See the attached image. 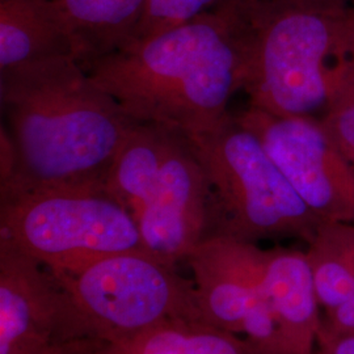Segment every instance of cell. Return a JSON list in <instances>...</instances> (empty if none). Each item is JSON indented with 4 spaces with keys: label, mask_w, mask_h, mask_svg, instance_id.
Returning <instances> with one entry per match:
<instances>
[{
    "label": "cell",
    "mask_w": 354,
    "mask_h": 354,
    "mask_svg": "<svg viewBox=\"0 0 354 354\" xmlns=\"http://www.w3.org/2000/svg\"><path fill=\"white\" fill-rule=\"evenodd\" d=\"M0 200L105 189L117 152L138 124L71 57L0 71Z\"/></svg>",
    "instance_id": "cell-1"
},
{
    "label": "cell",
    "mask_w": 354,
    "mask_h": 354,
    "mask_svg": "<svg viewBox=\"0 0 354 354\" xmlns=\"http://www.w3.org/2000/svg\"><path fill=\"white\" fill-rule=\"evenodd\" d=\"M241 3L129 42L91 64L89 77L131 118L188 137L221 125L245 82Z\"/></svg>",
    "instance_id": "cell-2"
},
{
    "label": "cell",
    "mask_w": 354,
    "mask_h": 354,
    "mask_svg": "<svg viewBox=\"0 0 354 354\" xmlns=\"http://www.w3.org/2000/svg\"><path fill=\"white\" fill-rule=\"evenodd\" d=\"M248 105L322 118L354 92L351 0H243Z\"/></svg>",
    "instance_id": "cell-3"
},
{
    "label": "cell",
    "mask_w": 354,
    "mask_h": 354,
    "mask_svg": "<svg viewBox=\"0 0 354 354\" xmlns=\"http://www.w3.org/2000/svg\"><path fill=\"white\" fill-rule=\"evenodd\" d=\"M189 138L213 190L215 235L252 243L274 238L313 241L323 222L235 114Z\"/></svg>",
    "instance_id": "cell-4"
},
{
    "label": "cell",
    "mask_w": 354,
    "mask_h": 354,
    "mask_svg": "<svg viewBox=\"0 0 354 354\" xmlns=\"http://www.w3.org/2000/svg\"><path fill=\"white\" fill-rule=\"evenodd\" d=\"M0 236L54 273L117 253L149 252L134 218L105 189L38 190L1 198Z\"/></svg>",
    "instance_id": "cell-5"
},
{
    "label": "cell",
    "mask_w": 354,
    "mask_h": 354,
    "mask_svg": "<svg viewBox=\"0 0 354 354\" xmlns=\"http://www.w3.org/2000/svg\"><path fill=\"white\" fill-rule=\"evenodd\" d=\"M54 276L91 335L106 344L169 320L203 322L194 283L151 253H117Z\"/></svg>",
    "instance_id": "cell-6"
},
{
    "label": "cell",
    "mask_w": 354,
    "mask_h": 354,
    "mask_svg": "<svg viewBox=\"0 0 354 354\" xmlns=\"http://www.w3.org/2000/svg\"><path fill=\"white\" fill-rule=\"evenodd\" d=\"M234 114L322 222L354 225V167L319 118L277 115L251 105Z\"/></svg>",
    "instance_id": "cell-7"
},
{
    "label": "cell",
    "mask_w": 354,
    "mask_h": 354,
    "mask_svg": "<svg viewBox=\"0 0 354 354\" xmlns=\"http://www.w3.org/2000/svg\"><path fill=\"white\" fill-rule=\"evenodd\" d=\"M149 252L167 266L187 260L216 231L214 197L189 137L169 127L162 165L133 213Z\"/></svg>",
    "instance_id": "cell-8"
},
{
    "label": "cell",
    "mask_w": 354,
    "mask_h": 354,
    "mask_svg": "<svg viewBox=\"0 0 354 354\" xmlns=\"http://www.w3.org/2000/svg\"><path fill=\"white\" fill-rule=\"evenodd\" d=\"M83 339L95 337L54 273L0 236V354Z\"/></svg>",
    "instance_id": "cell-9"
},
{
    "label": "cell",
    "mask_w": 354,
    "mask_h": 354,
    "mask_svg": "<svg viewBox=\"0 0 354 354\" xmlns=\"http://www.w3.org/2000/svg\"><path fill=\"white\" fill-rule=\"evenodd\" d=\"M205 323L244 335L272 314L264 295L266 250L227 235L210 236L187 259Z\"/></svg>",
    "instance_id": "cell-10"
},
{
    "label": "cell",
    "mask_w": 354,
    "mask_h": 354,
    "mask_svg": "<svg viewBox=\"0 0 354 354\" xmlns=\"http://www.w3.org/2000/svg\"><path fill=\"white\" fill-rule=\"evenodd\" d=\"M263 288L288 354H314L323 310L306 251L266 250Z\"/></svg>",
    "instance_id": "cell-11"
},
{
    "label": "cell",
    "mask_w": 354,
    "mask_h": 354,
    "mask_svg": "<svg viewBox=\"0 0 354 354\" xmlns=\"http://www.w3.org/2000/svg\"><path fill=\"white\" fill-rule=\"evenodd\" d=\"M71 57V33L53 0H0V71Z\"/></svg>",
    "instance_id": "cell-12"
},
{
    "label": "cell",
    "mask_w": 354,
    "mask_h": 354,
    "mask_svg": "<svg viewBox=\"0 0 354 354\" xmlns=\"http://www.w3.org/2000/svg\"><path fill=\"white\" fill-rule=\"evenodd\" d=\"M75 46L76 61L91 64L134 37L149 0H53Z\"/></svg>",
    "instance_id": "cell-13"
},
{
    "label": "cell",
    "mask_w": 354,
    "mask_h": 354,
    "mask_svg": "<svg viewBox=\"0 0 354 354\" xmlns=\"http://www.w3.org/2000/svg\"><path fill=\"white\" fill-rule=\"evenodd\" d=\"M97 354H269L239 335L197 320H169Z\"/></svg>",
    "instance_id": "cell-14"
},
{
    "label": "cell",
    "mask_w": 354,
    "mask_h": 354,
    "mask_svg": "<svg viewBox=\"0 0 354 354\" xmlns=\"http://www.w3.org/2000/svg\"><path fill=\"white\" fill-rule=\"evenodd\" d=\"M306 253L322 310L354 295V225L323 222Z\"/></svg>",
    "instance_id": "cell-15"
},
{
    "label": "cell",
    "mask_w": 354,
    "mask_h": 354,
    "mask_svg": "<svg viewBox=\"0 0 354 354\" xmlns=\"http://www.w3.org/2000/svg\"><path fill=\"white\" fill-rule=\"evenodd\" d=\"M239 1L241 0H149L146 13L130 42L151 37L201 15L227 8Z\"/></svg>",
    "instance_id": "cell-16"
},
{
    "label": "cell",
    "mask_w": 354,
    "mask_h": 354,
    "mask_svg": "<svg viewBox=\"0 0 354 354\" xmlns=\"http://www.w3.org/2000/svg\"><path fill=\"white\" fill-rule=\"evenodd\" d=\"M320 121L354 167V92L329 109Z\"/></svg>",
    "instance_id": "cell-17"
},
{
    "label": "cell",
    "mask_w": 354,
    "mask_h": 354,
    "mask_svg": "<svg viewBox=\"0 0 354 354\" xmlns=\"http://www.w3.org/2000/svg\"><path fill=\"white\" fill-rule=\"evenodd\" d=\"M354 336V295L323 310L317 342Z\"/></svg>",
    "instance_id": "cell-18"
},
{
    "label": "cell",
    "mask_w": 354,
    "mask_h": 354,
    "mask_svg": "<svg viewBox=\"0 0 354 354\" xmlns=\"http://www.w3.org/2000/svg\"><path fill=\"white\" fill-rule=\"evenodd\" d=\"M105 342L96 339H83L59 342L26 354H97Z\"/></svg>",
    "instance_id": "cell-19"
},
{
    "label": "cell",
    "mask_w": 354,
    "mask_h": 354,
    "mask_svg": "<svg viewBox=\"0 0 354 354\" xmlns=\"http://www.w3.org/2000/svg\"><path fill=\"white\" fill-rule=\"evenodd\" d=\"M314 354H354V336L339 340L317 342Z\"/></svg>",
    "instance_id": "cell-20"
},
{
    "label": "cell",
    "mask_w": 354,
    "mask_h": 354,
    "mask_svg": "<svg viewBox=\"0 0 354 354\" xmlns=\"http://www.w3.org/2000/svg\"><path fill=\"white\" fill-rule=\"evenodd\" d=\"M351 1H352V3H353V4H354V0H351Z\"/></svg>",
    "instance_id": "cell-21"
}]
</instances>
